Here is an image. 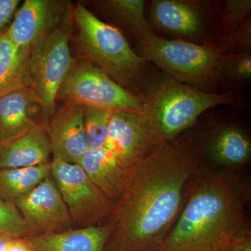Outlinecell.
<instances>
[{
    "label": "cell",
    "instance_id": "cell-5",
    "mask_svg": "<svg viewBox=\"0 0 251 251\" xmlns=\"http://www.w3.org/2000/svg\"><path fill=\"white\" fill-rule=\"evenodd\" d=\"M141 46L143 57L154 63L172 78L189 86L205 85L224 72L228 54L220 48L182 40H168L154 34Z\"/></svg>",
    "mask_w": 251,
    "mask_h": 251
},
{
    "label": "cell",
    "instance_id": "cell-12",
    "mask_svg": "<svg viewBox=\"0 0 251 251\" xmlns=\"http://www.w3.org/2000/svg\"><path fill=\"white\" fill-rule=\"evenodd\" d=\"M85 107L65 104L45 124L52 159L78 164L90 150L85 124Z\"/></svg>",
    "mask_w": 251,
    "mask_h": 251
},
{
    "label": "cell",
    "instance_id": "cell-15",
    "mask_svg": "<svg viewBox=\"0 0 251 251\" xmlns=\"http://www.w3.org/2000/svg\"><path fill=\"white\" fill-rule=\"evenodd\" d=\"M110 233L104 224L25 238L34 251H105Z\"/></svg>",
    "mask_w": 251,
    "mask_h": 251
},
{
    "label": "cell",
    "instance_id": "cell-3",
    "mask_svg": "<svg viewBox=\"0 0 251 251\" xmlns=\"http://www.w3.org/2000/svg\"><path fill=\"white\" fill-rule=\"evenodd\" d=\"M143 115L156 145L171 143L208 109L232 104L227 94L206 93L168 77L143 97Z\"/></svg>",
    "mask_w": 251,
    "mask_h": 251
},
{
    "label": "cell",
    "instance_id": "cell-1",
    "mask_svg": "<svg viewBox=\"0 0 251 251\" xmlns=\"http://www.w3.org/2000/svg\"><path fill=\"white\" fill-rule=\"evenodd\" d=\"M192 144L156 145L127 175L106 224L105 251H156L179 215L184 190L198 169Z\"/></svg>",
    "mask_w": 251,
    "mask_h": 251
},
{
    "label": "cell",
    "instance_id": "cell-10",
    "mask_svg": "<svg viewBox=\"0 0 251 251\" xmlns=\"http://www.w3.org/2000/svg\"><path fill=\"white\" fill-rule=\"evenodd\" d=\"M71 2L62 0H26L4 31L14 45L25 53L66 25L71 16Z\"/></svg>",
    "mask_w": 251,
    "mask_h": 251
},
{
    "label": "cell",
    "instance_id": "cell-8",
    "mask_svg": "<svg viewBox=\"0 0 251 251\" xmlns=\"http://www.w3.org/2000/svg\"><path fill=\"white\" fill-rule=\"evenodd\" d=\"M51 176L67 206L73 224L80 227L97 226L108 219L114 206L78 164L52 159Z\"/></svg>",
    "mask_w": 251,
    "mask_h": 251
},
{
    "label": "cell",
    "instance_id": "cell-9",
    "mask_svg": "<svg viewBox=\"0 0 251 251\" xmlns=\"http://www.w3.org/2000/svg\"><path fill=\"white\" fill-rule=\"evenodd\" d=\"M155 146L143 114L130 110L112 111L108 138L102 148L126 177Z\"/></svg>",
    "mask_w": 251,
    "mask_h": 251
},
{
    "label": "cell",
    "instance_id": "cell-21",
    "mask_svg": "<svg viewBox=\"0 0 251 251\" xmlns=\"http://www.w3.org/2000/svg\"><path fill=\"white\" fill-rule=\"evenodd\" d=\"M111 110L87 107L85 124L90 149L102 148L108 138Z\"/></svg>",
    "mask_w": 251,
    "mask_h": 251
},
{
    "label": "cell",
    "instance_id": "cell-4",
    "mask_svg": "<svg viewBox=\"0 0 251 251\" xmlns=\"http://www.w3.org/2000/svg\"><path fill=\"white\" fill-rule=\"evenodd\" d=\"M74 16L82 59L101 69L122 87L133 85L143 75L146 60L133 50L121 31L100 21L83 5L74 8Z\"/></svg>",
    "mask_w": 251,
    "mask_h": 251
},
{
    "label": "cell",
    "instance_id": "cell-23",
    "mask_svg": "<svg viewBox=\"0 0 251 251\" xmlns=\"http://www.w3.org/2000/svg\"><path fill=\"white\" fill-rule=\"evenodd\" d=\"M251 10V0L226 1L224 14V32L226 36L232 34L247 21Z\"/></svg>",
    "mask_w": 251,
    "mask_h": 251
},
{
    "label": "cell",
    "instance_id": "cell-14",
    "mask_svg": "<svg viewBox=\"0 0 251 251\" xmlns=\"http://www.w3.org/2000/svg\"><path fill=\"white\" fill-rule=\"evenodd\" d=\"M51 154L46 126L38 124L21 136L0 145V170L46 164L50 163Z\"/></svg>",
    "mask_w": 251,
    "mask_h": 251
},
{
    "label": "cell",
    "instance_id": "cell-16",
    "mask_svg": "<svg viewBox=\"0 0 251 251\" xmlns=\"http://www.w3.org/2000/svg\"><path fill=\"white\" fill-rule=\"evenodd\" d=\"M206 153L220 166L244 164L251 156V145L242 129L235 126H225L216 130L206 143Z\"/></svg>",
    "mask_w": 251,
    "mask_h": 251
},
{
    "label": "cell",
    "instance_id": "cell-26",
    "mask_svg": "<svg viewBox=\"0 0 251 251\" xmlns=\"http://www.w3.org/2000/svg\"><path fill=\"white\" fill-rule=\"evenodd\" d=\"M20 0H0V30L16 12Z\"/></svg>",
    "mask_w": 251,
    "mask_h": 251
},
{
    "label": "cell",
    "instance_id": "cell-24",
    "mask_svg": "<svg viewBox=\"0 0 251 251\" xmlns=\"http://www.w3.org/2000/svg\"><path fill=\"white\" fill-rule=\"evenodd\" d=\"M239 80H249L251 77L250 52L229 54L225 62L224 72Z\"/></svg>",
    "mask_w": 251,
    "mask_h": 251
},
{
    "label": "cell",
    "instance_id": "cell-27",
    "mask_svg": "<svg viewBox=\"0 0 251 251\" xmlns=\"http://www.w3.org/2000/svg\"><path fill=\"white\" fill-rule=\"evenodd\" d=\"M215 251H251V232Z\"/></svg>",
    "mask_w": 251,
    "mask_h": 251
},
{
    "label": "cell",
    "instance_id": "cell-13",
    "mask_svg": "<svg viewBox=\"0 0 251 251\" xmlns=\"http://www.w3.org/2000/svg\"><path fill=\"white\" fill-rule=\"evenodd\" d=\"M40 123H43L41 101L30 87L0 97V145L9 143Z\"/></svg>",
    "mask_w": 251,
    "mask_h": 251
},
{
    "label": "cell",
    "instance_id": "cell-7",
    "mask_svg": "<svg viewBox=\"0 0 251 251\" xmlns=\"http://www.w3.org/2000/svg\"><path fill=\"white\" fill-rule=\"evenodd\" d=\"M69 25L50 34L31 50L27 59L29 87L40 100L44 125L55 112L59 89L75 62L69 46Z\"/></svg>",
    "mask_w": 251,
    "mask_h": 251
},
{
    "label": "cell",
    "instance_id": "cell-6",
    "mask_svg": "<svg viewBox=\"0 0 251 251\" xmlns=\"http://www.w3.org/2000/svg\"><path fill=\"white\" fill-rule=\"evenodd\" d=\"M115 110H130L143 113V97L122 87L106 73L81 59L75 60L63 81L57 100Z\"/></svg>",
    "mask_w": 251,
    "mask_h": 251
},
{
    "label": "cell",
    "instance_id": "cell-18",
    "mask_svg": "<svg viewBox=\"0 0 251 251\" xmlns=\"http://www.w3.org/2000/svg\"><path fill=\"white\" fill-rule=\"evenodd\" d=\"M5 31L0 32V97L25 87H29L27 59Z\"/></svg>",
    "mask_w": 251,
    "mask_h": 251
},
{
    "label": "cell",
    "instance_id": "cell-20",
    "mask_svg": "<svg viewBox=\"0 0 251 251\" xmlns=\"http://www.w3.org/2000/svg\"><path fill=\"white\" fill-rule=\"evenodd\" d=\"M103 9L117 20L138 39L140 45L154 35L145 17L142 0H108L100 1Z\"/></svg>",
    "mask_w": 251,
    "mask_h": 251
},
{
    "label": "cell",
    "instance_id": "cell-29",
    "mask_svg": "<svg viewBox=\"0 0 251 251\" xmlns=\"http://www.w3.org/2000/svg\"><path fill=\"white\" fill-rule=\"evenodd\" d=\"M10 237H0V251H6V246Z\"/></svg>",
    "mask_w": 251,
    "mask_h": 251
},
{
    "label": "cell",
    "instance_id": "cell-22",
    "mask_svg": "<svg viewBox=\"0 0 251 251\" xmlns=\"http://www.w3.org/2000/svg\"><path fill=\"white\" fill-rule=\"evenodd\" d=\"M31 234L14 203L0 199V237H28Z\"/></svg>",
    "mask_w": 251,
    "mask_h": 251
},
{
    "label": "cell",
    "instance_id": "cell-28",
    "mask_svg": "<svg viewBox=\"0 0 251 251\" xmlns=\"http://www.w3.org/2000/svg\"><path fill=\"white\" fill-rule=\"evenodd\" d=\"M6 251H34L30 243L24 237H10Z\"/></svg>",
    "mask_w": 251,
    "mask_h": 251
},
{
    "label": "cell",
    "instance_id": "cell-17",
    "mask_svg": "<svg viewBox=\"0 0 251 251\" xmlns=\"http://www.w3.org/2000/svg\"><path fill=\"white\" fill-rule=\"evenodd\" d=\"M151 15L155 23L175 34L198 36L203 31V23L197 10L188 3L176 0L153 1Z\"/></svg>",
    "mask_w": 251,
    "mask_h": 251
},
{
    "label": "cell",
    "instance_id": "cell-19",
    "mask_svg": "<svg viewBox=\"0 0 251 251\" xmlns=\"http://www.w3.org/2000/svg\"><path fill=\"white\" fill-rule=\"evenodd\" d=\"M51 163L0 170V199L14 203L50 175Z\"/></svg>",
    "mask_w": 251,
    "mask_h": 251
},
{
    "label": "cell",
    "instance_id": "cell-11",
    "mask_svg": "<svg viewBox=\"0 0 251 251\" xmlns=\"http://www.w3.org/2000/svg\"><path fill=\"white\" fill-rule=\"evenodd\" d=\"M14 204L31 236L71 229L72 219L51 175Z\"/></svg>",
    "mask_w": 251,
    "mask_h": 251
},
{
    "label": "cell",
    "instance_id": "cell-25",
    "mask_svg": "<svg viewBox=\"0 0 251 251\" xmlns=\"http://www.w3.org/2000/svg\"><path fill=\"white\" fill-rule=\"evenodd\" d=\"M251 20L247 19L242 25L233 31L232 34L226 36L224 47L221 48L224 52L226 50L239 51V53L248 52L251 49Z\"/></svg>",
    "mask_w": 251,
    "mask_h": 251
},
{
    "label": "cell",
    "instance_id": "cell-2",
    "mask_svg": "<svg viewBox=\"0 0 251 251\" xmlns=\"http://www.w3.org/2000/svg\"><path fill=\"white\" fill-rule=\"evenodd\" d=\"M237 173L202 175L156 251H215L249 232Z\"/></svg>",
    "mask_w": 251,
    "mask_h": 251
}]
</instances>
